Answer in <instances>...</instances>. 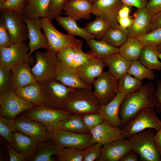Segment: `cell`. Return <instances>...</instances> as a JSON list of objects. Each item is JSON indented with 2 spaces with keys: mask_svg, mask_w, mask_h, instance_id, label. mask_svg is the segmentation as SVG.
<instances>
[{
  "mask_svg": "<svg viewBox=\"0 0 161 161\" xmlns=\"http://www.w3.org/2000/svg\"><path fill=\"white\" fill-rule=\"evenodd\" d=\"M154 106L145 108L138 112L121 129L123 136H129L146 129L151 128L156 131L161 126L160 120L155 112Z\"/></svg>",
  "mask_w": 161,
  "mask_h": 161,
  "instance_id": "4",
  "label": "cell"
},
{
  "mask_svg": "<svg viewBox=\"0 0 161 161\" xmlns=\"http://www.w3.org/2000/svg\"><path fill=\"white\" fill-rule=\"evenodd\" d=\"M6 145L8 149L9 161H26L29 160V157L16 151L8 142L7 143Z\"/></svg>",
  "mask_w": 161,
  "mask_h": 161,
  "instance_id": "50",
  "label": "cell"
},
{
  "mask_svg": "<svg viewBox=\"0 0 161 161\" xmlns=\"http://www.w3.org/2000/svg\"><path fill=\"white\" fill-rule=\"evenodd\" d=\"M107 66L103 60L95 56L83 65L75 69L82 81L92 85L95 80L104 72Z\"/></svg>",
  "mask_w": 161,
  "mask_h": 161,
  "instance_id": "19",
  "label": "cell"
},
{
  "mask_svg": "<svg viewBox=\"0 0 161 161\" xmlns=\"http://www.w3.org/2000/svg\"><path fill=\"white\" fill-rule=\"evenodd\" d=\"M6 0H0V4L2 3Z\"/></svg>",
  "mask_w": 161,
  "mask_h": 161,
  "instance_id": "61",
  "label": "cell"
},
{
  "mask_svg": "<svg viewBox=\"0 0 161 161\" xmlns=\"http://www.w3.org/2000/svg\"><path fill=\"white\" fill-rule=\"evenodd\" d=\"M12 69L0 64V93L12 89Z\"/></svg>",
  "mask_w": 161,
  "mask_h": 161,
  "instance_id": "41",
  "label": "cell"
},
{
  "mask_svg": "<svg viewBox=\"0 0 161 161\" xmlns=\"http://www.w3.org/2000/svg\"><path fill=\"white\" fill-rule=\"evenodd\" d=\"M154 140L157 150L161 157V126L155 133Z\"/></svg>",
  "mask_w": 161,
  "mask_h": 161,
  "instance_id": "57",
  "label": "cell"
},
{
  "mask_svg": "<svg viewBox=\"0 0 161 161\" xmlns=\"http://www.w3.org/2000/svg\"><path fill=\"white\" fill-rule=\"evenodd\" d=\"M59 147L51 140L39 142L38 143L36 152L29 161H55L56 159L53 157L56 155Z\"/></svg>",
  "mask_w": 161,
  "mask_h": 161,
  "instance_id": "29",
  "label": "cell"
},
{
  "mask_svg": "<svg viewBox=\"0 0 161 161\" xmlns=\"http://www.w3.org/2000/svg\"><path fill=\"white\" fill-rule=\"evenodd\" d=\"M138 60L143 65L152 70H161V61L159 60L156 46L147 45L143 47Z\"/></svg>",
  "mask_w": 161,
  "mask_h": 161,
  "instance_id": "34",
  "label": "cell"
},
{
  "mask_svg": "<svg viewBox=\"0 0 161 161\" xmlns=\"http://www.w3.org/2000/svg\"><path fill=\"white\" fill-rule=\"evenodd\" d=\"M94 94L101 105L112 100L118 92V80L108 71H104L95 80Z\"/></svg>",
  "mask_w": 161,
  "mask_h": 161,
  "instance_id": "11",
  "label": "cell"
},
{
  "mask_svg": "<svg viewBox=\"0 0 161 161\" xmlns=\"http://www.w3.org/2000/svg\"><path fill=\"white\" fill-rule=\"evenodd\" d=\"M145 8L152 17L161 11V0H149Z\"/></svg>",
  "mask_w": 161,
  "mask_h": 161,
  "instance_id": "51",
  "label": "cell"
},
{
  "mask_svg": "<svg viewBox=\"0 0 161 161\" xmlns=\"http://www.w3.org/2000/svg\"><path fill=\"white\" fill-rule=\"evenodd\" d=\"M15 122V120L7 119L0 116V135L10 144L12 142L13 132L17 131Z\"/></svg>",
  "mask_w": 161,
  "mask_h": 161,
  "instance_id": "40",
  "label": "cell"
},
{
  "mask_svg": "<svg viewBox=\"0 0 161 161\" xmlns=\"http://www.w3.org/2000/svg\"><path fill=\"white\" fill-rule=\"evenodd\" d=\"M0 116L13 120L21 112L36 106L20 97L12 89L0 93Z\"/></svg>",
  "mask_w": 161,
  "mask_h": 161,
  "instance_id": "9",
  "label": "cell"
},
{
  "mask_svg": "<svg viewBox=\"0 0 161 161\" xmlns=\"http://www.w3.org/2000/svg\"><path fill=\"white\" fill-rule=\"evenodd\" d=\"M160 28H161V11L151 17L148 32Z\"/></svg>",
  "mask_w": 161,
  "mask_h": 161,
  "instance_id": "54",
  "label": "cell"
},
{
  "mask_svg": "<svg viewBox=\"0 0 161 161\" xmlns=\"http://www.w3.org/2000/svg\"><path fill=\"white\" fill-rule=\"evenodd\" d=\"M51 0H28L22 15L30 19L48 17Z\"/></svg>",
  "mask_w": 161,
  "mask_h": 161,
  "instance_id": "26",
  "label": "cell"
},
{
  "mask_svg": "<svg viewBox=\"0 0 161 161\" xmlns=\"http://www.w3.org/2000/svg\"><path fill=\"white\" fill-rule=\"evenodd\" d=\"M74 51V58L72 68L76 69L87 63L94 57L95 56L92 51L84 52L81 47H73Z\"/></svg>",
  "mask_w": 161,
  "mask_h": 161,
  "instance_id": "42",
  "label": "cell"
},
{
  "mask_svg": "<svg viewBox=\"0 0 161 161\" xmlns=\"http://www.w3.org/2000/svg\"><path fill=\"white\" fill-rule=\"evenodd\" d=\"M44 35L47 38L49 50L56 53L62 49L68 47H82V41L75 39L74 36L63 34L54 27L49 17L40 18Z\"/></svg>",
  "mask_w": 161,
  "mask_h": 161,
  "instance_id": "5",
  "label": "cell"
},
{
  "mask_svg": "<svg viewBox=\"0 0 161 161\" xmlns=\"http://www.w3.org/2000/svg\"><path fill=\"white\" fill-rule=\"evenodd\" d=\"M1 11V18L8 32L12 44L29 39L28 28L23 21L22 15L9 10Z\"/></svg>",
  "mask_w": 161,
  "mask_h": 161,
  "instance_id": "12",
  "label": "cell"
},
{
  "mask_svg": "<svg viewBox=\"0 0 161 161\" xmlns=\"http://www.w3.org/2000/svg\"><path fill=\"white\" fill-rule=\"evenodd\" d=\"M57 128L77 133H90L83 120L82 115L78 114H71L61 121L57 125Z\"/></svg>",
  "mask_w": 161,
  "mask_h": 161,
  "instance_id": "32",
  "label": "cell"
},
{
  "mask_svg": "<svg viewBox=\"0 0 161 161\" xmlns=\"http://www.w3.org/2000/svg\"><path fill=\"white\" fill-rule=\"evenodd\" d=\"M117 20L120 25L123 27L128 29L132 24L134 19L129 16L124 18L118 17Z\"/></svg>",
  "mask_w": 161,
  "mask_h": 161,
  "instance_id": "55",
  "label": "cell"
},
{
  "mask_svg": "<svg viewBox=\"0 0 161 161\" xmlns=\"http://www.w3.org/2000/svg\"><path fill=\"white\" fill-rule=\"evenodd\" d=\"M128 34V29L123 27L119 24L110 27L102 39L113 46L119 47L126 40Z\"/></svg>",
  "mask_w": 161,
  "mask_h": 161,
  "instance_id": "35",
  "label": "cell"
},
{
  "mask_svg": "<svg viewBox=\"0 0 161 161\" xmlns=\"http://www.w3.org/2000/svg\"><path fill=\"white\" fill-rule=\"evenodd\" d=\"M156 88L151 82L146 83L139 91L126 95L121 105L119 115L122 127L142 109L155 107L154 98Z\"/></svg>",
  "mask_w": 161,
  "mask_h": 161,
  "instance_id": "1",
  "label": "cell"
},
{
  "mask_svg": "<svg viewBox=\"0 0 161 161\" xmlns=\"http://www.w3.org/2000/svg\"><path fill=\"white\" fill-rule=\"evenodd\" d=\"M57 22L69 33L72 35L79 36L87 41L96 38L95 37L89 33L84 28L79 27L76 21L71 17H62L60 16L55 18Z\"/></svg>",
  "mask_w": 161,
  "mask_h": 161,
  "instance_id": "30",
  "label": "cell"
},
{
  "mask_svg": "<svg viewBox=\"0 0 161 161\" xmlns=\"http://www.w3.org/2000/svg\"><path fill=\"white\" fill-rule=\"evenodd\" d=\"M157 87L154 95V100L156 111L161 113V80H157Z\"/></svg>",
  "mask_w": 161,
  "mask_h": 161,
  "instance_id": "52",
  "label": "cell"
},
{
  "mask_svg": "<svg viewBox=\"0 0 161 161\" xmlns=\"http://www.w3.org/2000/svg\"><path fill=\"white\" fill-rule=\"evenodd\" d=\"M124 6L134 7L137 9L145 7L149 0H121Z\"/></svg>",
  "mask_w": 161,
  "mask_h": 161,
  "instance_id": "53",
  "label": "cell"
},
{
  "mask_svg": "<svg viewBox=\"0 0 161 161\" xmlns=\"http://www.w3.org/2000/svg\"><path fill=\"white\" fill-rule=\"evenodd\" d=\"M29 47L25 41L13 44L9 47L0 49V64L12 69L21 63L29 64L33 62L29 55Z\"/></svg>",
  "mask_w": 161,
  "mask_h": 161,
  "instance_id": "13",
  "label": "cell"
},
{
  "mask_svg": "<svg viewBox=\"0 0 161 161\" xmlns=\"http://www.w3.org/2000/svg\"><path fill=\"white\" fill-rule=\"evenodd\" d=\"M123 6L121 0H97L92 4V13L105 20L110 27H114L119 24L118 13Z\"/></svg>",
  "mask_w": 161,
  "mask_h": 161,
  "instance_id": "15",
  "label": "cell"
},
{
  "mask_svg": "<svg viewBox=\"0 0 161 161\" xmlns=\"http://www.w3.org/2000/svg\"><path fill=\"white\" fill-rule=\"evenodd\" d=\"M67 0H51L48 17L52 20L54 18L61 16Z\"/></svg>",
  "mask_w": 161,
  "mask_h": 161,
  "instance_id": "48",
  "label": "cell"
},
{
  "mask_svg": "<svg viewBox=\"0 0 161 161\" xmlns=\"http://www.w3.org/2000/svg\"><path fill=\"white\" fill-rule=\"evenodd\" d=\"M56 55L59 61L72 68L74 58L73 47H68L63 48L56 53Z\"/></svg>",
  "mask_w": 161,
  "mask_h": 161,
  "instance_id": "47",
  "label": "cell"
},
{
  "mask_svg": "<svg viewBox=\"0 0 161 161\" xmlns=\"http://www.w3.org/2000/svg\"><path fill=\"white\" fill-rule=\"evenodd\" d=\"M92 3L97 0H89Z\"/></svg>",
  "mask_w": 161,
  "mask_h": 161,
  "instance_id": "62",
  "label": "cell"
},
{
  "mask_svg": "<svg viewBox=\"0 0 161 161\" xmlns=\"http://www.w3.org/2000/svg\"><path fill=\"white\" fill-rule=\"evenodd\" d=\"M104 61L109 67V71L118 80L127 73L131 63L119 53L111 55Z\"/></svg>",
  "mask_w": 161,
  "mask_h": 161,
  "instance_id": "28",
  "label": "cell"
},
{
  "mask_svg": "<svg viewBox=\"0 0 161 161\" xmlns=\"http://www.w3.org/2000/svg\"><path fill=\"white\" fill-rule=\"evenodd\" d=\"M83 150L74 148L59 147L56 155L58 161H82Z\"/></svg>",
  "mask_w": 161,
  "mask_h": 161,
  "instance_id": "39",
  "label": "cell"
},
{
  "mask_svg": "<svg viewBox=\"0 0 161 161\" xmlns=\"http://www.w3.org/2000/svg\"><path fill=\"white\" fill-rule=\"evenodd\" d=\"M55 79L68 87L73 89L83 88L92 90V86L86 85L83 82L75 69L66 65L59 61Z\"/></svg>",
  "mask_w": 161,
  "mask_h": 161,
  "instance_id": "20",
  "label": "cell"
},
{
  "mask_svg": "<svg viewBox=\"0 0 161 161\" xmlns=\"http://www.w3.org/2000/svg\"><path fill=\"white\" fill-rule=\"evenodd\" d=\"M49 131L51 134V140L54 142L59 147L84 150L94 143L90 133H77L57 128Z\"/></svg>",
  "mask_w": 161,
  "mask_h": 161,
  "instance_id": "8",
  "label": "cell"
},
{
  "mask_svg": "<svg viewBox=\"0 0 161 161\" xmlns=\"http://www.w3.org/2000/svg\"><path fill=\"white\" fill-rule=\"evenodd\" d=\"M39 142L19 131L14 132L10 144L18 152L29 159L36 154Z\"/></svg>",
  "mask_w": 161,
  "mask_h": 161,
  "instance_id": "23",
  "label": "cell"
},
{
  "mask_svg": "<svg viewBox=\"0 0 161 161\" xmlns=\"http://www.w3.org/2000/svg\"><path fill=\"white\" fill-rule=\"evenodd\" d=\"M131 7L123 5L119 10L118 17L124 18L129 16Z\"/></svg>",
  "mask_w": 161,
  "mask_h": 161,
  "instance_id": "58",
  "label": "cell"
},
{
  "mask_svg": "<svg viewBox=\"0 0 161 161\" xmlns=\"http://www.w3.org/2000/svg\"><path fill=\"white\" fill-rule=\"evenodd\" d=\"M28 0H6L0 4V10L12 11L23 14Z\"/></svg>",
  "mask_w": 161,
  "mask_h": 161,
  "instance_id": "44",
  "label": "cell"
},
{
  "mask_svg": "<svg viewBox=\"0 0 161 161\" xmlns=\"http://www.w3.org/2000/svg\"><path fill=\"white\" fill-rule=\"evenodd\" d=\"M94 143L103 145L111 142L125 138L121 129L111 126L105 120L90 131Z\"/></svg>",
  "mask_w": 161,
  "mask_h": 161,
  "instance_id": "18",
  "label": "cell"
},
{
  "mask_svg": "<svg viewBox=\"0 0 161 161\" xmlns=\"http://www.w3.org/2000/svg\"><path fill=\"white\" fill-rule=\"evenodd\" d=\"M143 86L142 81L127 73L118 80V92L127 95L139 91Z\"/></svg>",
  "mask_w": 161,
  "mask_h": 161,
  "instance_id": "36",
  "label": "cell"
},
{
  "mask_svg": "<svg viewBox=\"0 0 161 161\" xmlns=\"http://www.w3.org/2000/svg\"><path fill=\"white\" fill-rule=\"evenodd\" d=\"M144 46L161 43V28L157 29L137 38Z\"/></svg>",
  "mask_w": 161,
  "mask_h": 161,
  "instance_id": "43",
  "label": "cell"
},
{
  "mask_svg": "<svg viewBox=\"0 0 161 161\" xmlns=\"http://www.w3.org/2000/svg\"><path fill=\"white\" fill-rule=\"evenodd\" d=\"M35 57L36 63L31 71L37 81L41 83L55 79L59 63L56 53L49 50L36 51Z\"/></svg>",
  "mask_w": 161,
  "mask_h": 161,
  "instance_id": "7",
  "label": "cell"
},
{
  "mask_svg": "<svg viewBox=\"0 0 161 161\" xmlns=\"http://www.w3.org/2000/svg\"><path fill=\"white\" fill-rule=\"evenodd\" d=\"M156 47L157 51L161 53V43L156 46Z\"/></svg>",
  "mask_w": 161,
  "mask_h": 161,
  "instance_id": "59",
  "label": "cell"
},
{
  "mask_svg": "<svg viewBox=\"0 0 161 161\" xmlns=\"http://www.w3.org/2000/svg\"><path fill=\"white\" fill-rule=\"evenodd\" d=\"M110 27L109 24L103 19L96 17L94 21L88 23L84 28L96 38H103Z\"/></svg>",
  "mask_w": 161,
  "mask_h": 161,
  "instance_id": "38",
  "label": "cell"
},
{
  "mask_svg": "<svg viewBox=\"0 0 161 161\" xmlns=\"http://www.w3.org/2000/svg\"><path fill=\"white\" fill-rule=\"evenodd\" d=\"M102 146L99 143H95L83 150L82 161H97L101 156Z\"/></svg>",
  "mask_w": 161,
  "mask_h": 161,
  "instance_id": "46",
  "label": "cell"
},
{
  "mask_svg": "<svg viewBox=\"0 0 161 161\" xmlns=\"http://www.w3.org/2000/svg\"><path fill=\"white\" fill-rule=\"evenodd\" d=\"M139 157L138 154L133 150L127 153L120 161H137Z\"/></svg>",
  "mask_w": 161,
  "mask_h": 161,
  "instance_id": "56",
  "label": "cell"
},
{
  "mask_svg": "<svg viewBox=\"0 0 161 161\" xmlns=\"http://www.w3.org/2000/svg\"><path fill=\"white\" fill-rule=\"evenodd\" d=\"M92 4L89 0H68L64 7V14L76 21L89 19L92 13Z\"/></svg>",
  "mask_w": 161,
  "mask_h": 161,
  "instance_id": "22",
  "label": "cell"
},
{
  "mask_svg": "<svg viewBox=\"0 0 161 161\" xmlns=\"http://www.w3.org/2000/svg\"><path fill=\"white\" fill-rule=\"evenodd\" d=\"M126 95L118 92L114 98L109 103L101 105L99 112L103 116L104 119L114 127H120L121 121L119 110Z\"/></svg>",
  "mask_w": 161,
  "mask_h": 161,
  "instance_id": "21",
  "label": "cell"
},
{
  "mask_svg": "<svg viewBox=\"0 0 161 161\" xmlns=\"http://www.w3.org/2000/svg\"><path fill=\"white\" fill-rule=\"evenodd\" d=\"M82 117L85 125L89 132L104 120L103 116L99 112L83 114L82 115Z\"/></svg>",
  "mask_w": 161,
  "mask_h": 161,
  "instance_id": "45",
  "label": "cell"
},
{
  "mask_svg": "<svg viewBox=\"0 0 161 161\" xmlns=\"http://www.w3.org/2000/svg\"><path fill=\"white\" fill-rule=\"evenodd\" d=\"M71 113L64 109L36 106L25 112L24 114L45 126L48 130L56 128L58 123Z\"/></svg>",
  "mask_w": 161,
  "mask_h": 161,
  "instance_id": "10",
  "label": "cell"
},
{
  "mask_svg": "<svg viewBox=\"0 0 161 161\" xmlns=\"http://www.w3.org/2000/svg\"><path fill=\"white\" fill-rule=\"evenodd\" d=\"M154 129L149 128L134 134L127 138L132 150L142 161H161L154 140Z\"/></svg>",
  "mask_w": 161,
  "mask_h": 161,
  "instance_id": "3",
  "label": "cell"
},
{
  "mask_svg": "<svg viewBox=\"0 0 161 161\" xmlns=\"http://www.w3.org/2000/svg\"><path fill=\"white\" fill-rule=\"evenodd\" d=\"M40 83L44 106L63 109L67 97L74 89L66 86L55 79Z\"/></svg>",
  "mask_w": 161,
  "mask_h": 161,
  "instance_id": "6",
  "label": "cell"
},
{
  "mask_svg": "<svg viewBox=\"0 0 161 161\" xmlns=\"http://www.w3.org/2000/svg\"><path fill=\"white\" fill-rule=\"evenodd\" d=\"M134 16L133 23L128 28V37L137 38L148 32L151 16L145 7L137 9Z\"/></svg>",
  "mask_w": 161,
  "mask_h": 161,
  "instance_id": "24",
  "label": "cell"
},
{
  "mask_svg": "<svg viewBox=\"0 0 161 161\" xmlns=\"http://www.w3.org/2000/svg\"><path fill=\"white\" fill-rule=\"evenodd\" d=\"M132 150L126 138L118 140L102 146L101 155L98 161H120L128 152Z\"/></svg>",
  "mask_w": 161,
  "mask_h": 161,
  "instance_id": "17",
  "label": "cell"
},
{
  "mask_svg": "<svg viewBox=\"0 0 161 161\" xmlns=\"http://www.w3.org/2000/svg\"><path fill=\"white\" fill-rule=\"evenodd\" d=\"M157 54L159 59H160L161 61V53L159 52L157 50Z\"/></svg>",
  "mask_w": 161,
  "mask_h": 161,
  "instance_id": "60",
  "label": "cell"
},
{
  "mask_svg": "<svg viewBox=\"0 0 161 161\" xmlns=\"http://www.w3.org/2000/svg\"><path fill=\"white\" fill-rule=\"evenodd\" d=\"M143 47L137 38L128 37L126 41L119 47V53L131 62L137 61Z\"/></svg>",
  "mask_w": 161,
  "mask_h": 161,
  "instance_id": "31",
  "label": "cell"
},
{
  "mask_svg": "<svg viewBox=\"0 0 161 161\" xmlns=\"http://www.w3.org/2000/svg\"><path fill=\"white\" fill-rule=\"evenodd\" d=\"M101 105L92 90L78 88L69 93L63 109L71 114L82 115L99 112Z\"/></svg>",
  "mask_w": 161,
  "mask_h": 161,
  "instance_id": "2",
  "label": "cell"
},
{
  "mask_svg": "<svg viewBox=\"0 0 161 161\" xmlns=\"http://www.w3.org/2000/svg\"><path fill=\"white\" fill-rule=\"evenodd\" d=\"M22 16L28 29L29 55L31 56L34 52L40 48H44L47 50L48 41L45 35L41 31L42 25L39 18L30 19L23 15Z\"/></svg>",
  "mask_w": 161,
  "mask_h": 161,
  "instance_id": "16",
  "label": "cell"
},
{
  "mask_svg": "<svg viewBox=\"0 0 161 161\" xmlns=\"http://www.w3.org/2000/svg\"><path fill=\"white\" fill-rule=\"evenodd\" d=\"M15 121V127L17 131L39 142L51 140L50 133L45 126L24 114L17 117Z\"/></svg>",
  "mask_w": 161,
  "mask_h": 161,
  "instance_id": "14",
  "label": "cell"
},
{
  "mask_svg": "<svg viewBox=\"0 0 161 161\" xmlns=\"http://www.w3.org/2000/svg\"><path fill=\"white\" fill-rule=\"evenodd\" d=\"M127 73L141 81L145 78L153 80L155 78L153 70L146 67L139 60L131 62Z\"/></svg>",
  "mask_w": 161,
  "mask_h": 161,
  "instance_id": "37",
  "label": "cell"
},
{
  "mask_svg": "<svg viewBox=\"0 0 161 161\" xmlns=\"http://www.w3.org/2000/svg\"><path fill=\"white\" fill-rule=\"evenodd\" d=\"M13 44L2 19H0V49L9 47Z\"/></svg>",
  "mask_w": 161,
  "mask_h": 161,
  "instance_id": "49",
  "label": "cell"
},
{
  "mask_svg": "<svg viewBox=\"0 0 161 161\" xmlns=\"http://www.w3.org/2000/svg\"><path fill=\"white\" fill-rule=\"evenodd\" d=\"M14 91L17 96L24 100L36 106H44L40 82L37 81Z\"/></svg>",
  "mask_w": 161,
  "mask_h": 161,
  "instance_id": "27",
  "label": "cell"
},
{
  "mask_svg": "<svg viewBox=\"0 0 161 161\" xmlns=\"http://www.w3.org/2000/svg\"><path fill=\"white\" fill-rule=\"evenodd\" d=\"M87 42L95 56L103 60L112 54L119 52V47L113 46L103 39L100 41L92 39Z\"/></svg>",
  "mask_w": 161,
  "mask_h": 161,
  "instance_id": "33",
  "label": "cell"
},
{
  "mask_svg": "<svg viewBox=\"0 0 161 161\" xmlns=\"http://www.w3.org/2000/svg\"><path fill=\"white\" fill-rule=\"evenodd\" d=\"M12 70L13 80L11 88L14 91L37 82L28 63H19L14 66Z\"/></svg>",
  "mask_w": 161,
  "mask_h": 161,
  "instance_id": "25",
  "label": "cell"
}]
</instances>
